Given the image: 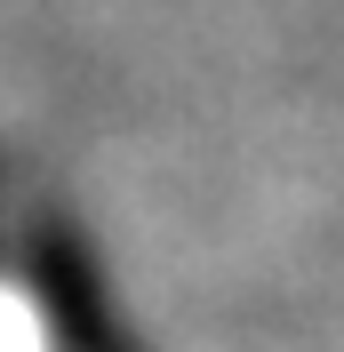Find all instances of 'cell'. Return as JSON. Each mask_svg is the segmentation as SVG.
<instances>
[{
    "instance_id": "cell-1",
    "label": "cell",
    "mask_w": 344,
    "mask_h": 352,
    "mask_svg": "<svg viewBox=\"0 0 344 352\" xmlns=\"http://www.w3.org/2000/svg\"><path fill=\"white\" fill-rule=\"evenodd\" d=\"M32 288H41V312H48V329H56L65 352H129L120 344V320L105 305V280H96L88 248L72 241L65 224H48L32 241Z\"/></svg>"
}]
</instances>
